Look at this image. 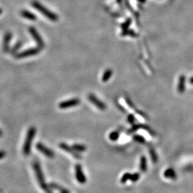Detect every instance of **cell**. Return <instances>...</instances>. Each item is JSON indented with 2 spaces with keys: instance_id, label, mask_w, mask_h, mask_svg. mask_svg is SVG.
<instances>
[{
  "instance_id": "20",
  "label": "cell",
  "mask_w": 193,
  "mask_h": 193,
  "mask_svg": "<svg viewBox=\"0 0 193 193\" xmlns=\"http://www.w3.org/2000/svg\"><path fill=\"white\" fill-rule=\"evenodd\" d=\"M139 177H140V174H139V173H138V172H136V173H134L132 174H131L129 180H131L132 182H136L139 180Z\"/></svg>"
},
{
  "instance_id": "18",
  "label": "cell",
  "mask_w": 193,
  "mask_h": 193,
  "mask_svg": "<svg viewBox=\"0 0 193 193\" xmlns=\"http://www.w3.org/2000/svg\"><path fill=\"white\" fill-rule=\"evenodd\" d=\"M119 137V133L118 131H113L110 134V135H109L110 139L113 141H117V140L118 139Z\"/></svg>"
},
{
  "instance_id": "13",
  "label": "cell",
  "mask_w": 193,
  "mask_h": 193,
  "mask_svg": "<svg viewBox=\"0 0 193 193\" xmlns=\"http://www.w3.org/2000/svg\"><path fill=\"white\" fill-rule=\"evenodd\" d=\"M21 15L23 18H26V19L27 20H31V21H35V20H37V17H36L35 15H34L33 13L28 11L26 10L22 11L21 12Z\"/></svg>"
},
{
  "instance_id": "26",
  "label": "cell",
  "mask_w": 193,
  "mask_h": 193,
  "mask_svg": "<svg viewBox=\"0 0 193 193\" xmlns=\"http://www.w3.org/2000/svg\"><path fill=\"white\" fill-rule=\"evenodd\" d=\"M189 82H190L191 84H192V85H193V77H191L190 79H189Z\"/></svg>"
},
{
  "instance_id": "3",
  "label": "cell",
  "mask_w": 193,
  "mask_h": 193,
  "mask_svg": "<svg viewBox=\"0 0 193 193\" xmlns=\"http://www.w3.org/2000/svg\"><path fill=\"white\" fill-rule=\"evenodd\" d=\"M35 128L34 127H30V129L28 131L27 134H26V139H25L24 143V146H23V151L25 156H28L30 153L31 144H32L34 136H35Z\"/></svg>"
},
{
  "instance_id": "4",
  "label": "cell",
  "mask_w": 193,
  "mask_h": 193,
  "mask_svg": "<svg viewBox=\"0 0 193 193\" xmlns=\"http://www.w3.org/2000/svg\"><path fill=\"white\" fill-rule=\"evenodd\" d=\"M89 101L93 103L95 106L97 107L99 110H102V111H104L106 109V105H105V103H103V102H102L101 101L99 100L95 95L93 94H90L89 95Z\"/></svg>"
},
{
  "instance_id": "5",
  "label": "cell",
  "mask_w": 193,
  "mask_h": 193,
  "mask_svg": "<svg viewBox=\"0 0 193 193\" xmlns=\"http://www.w3.org/2000/svg\"><path fill=\"white\" fill-rule=\"evenodd\" d=\"M75 176H76L77 180L81 184L85 183L86 181V177L84 175V172L82 171V168H81V165L77 164L75 166Z\"/></svg>"
},
{
  "instance_id": "6",
  "label": "cell",
  "mask_w": 193,
  "mask_h": 193,
  "mask_svg": "<svg viewBox=\"0 0 193 193\" xmlns=\"http://www.w3.org/2000/svg\"><path fill=\"white\" fill-rule=\"evenodd\" d=\"M80 100L77 98H74L70 99V100L65 101L61 102L59 104V107L61 109H67L71 107L75 106L80 104Z\"/></svg>"
},
{
  "instance_id": "15",
  "label": "cell",
  "mask_w": 193,
  "mask_h": 193,
  "mask_svg": "<svg viewBox=\"0 0 193 193\" xmlns=\"http://www.w3.org/2000/svg\"><path fill=\"white\" fill-rule=\"evenodd\" d=\"M112 70H111L110 69L106 70L104 73H103L102 78V81L103 82H107V81H109L111 76H112Z\"/></svg>"
},
{
  "instance_id": "17",
  "label": "cell",
  "mask_w": 193,
  "mask_h": 193,
  "mask_svg": "<svg viewBox=\"0 0 193 193\" xmlns=\"http://www.w3.org/2000/svg\"><path fill=\"white\" fill-rule=\"evenodd\" d=\"M149 152H150V157H151L152 161H153L154 163H156L158 161V157H157V155L156 151H154V149H150L149 151Z\"/></svg>"
},
{
  "instance_id": "8",
  "label": "cell",
  "mask_w": 193,
  "mask_h": 193,
  "mask_svg": "<svg viewBox=\"0 0 193 193\" xmlns=\"http://www.w3.org/2000/svg\"><path fill=\"white\" fill-rule=\"evenodd\" d=\"M39 52H40V49H38V48H31V49H27V50H25L23 52L19 53L16 56V57L18 58H23V57L34 56L38 53Z\"/></svg>"
},
{
  "instance_id": "16",
  "label": "cell",
  "mask_w": 193,
  "mask_h": 193,
  "mask_svg": "<svg viewBox=\"0 0 193 193\" xmlns=\"http://www.w3.org/2000/svg\"><path fill=\"white\" fill-rule=\"evenodd\" d=\"M73 149L78 152H84L86 150V146L83 145V144H74L72 146Z\"/></svg>"
},
{
  "instance_id": "28",
  "label": "cell",
  "mask_w": 193,
  "mask_h": 193,
  "mask_svg": "<svg viewBox=\"0 0 193 193\" xmlns=\"http://www.w3.org/2000/svg\"><path fill=\"white\" fill-rule=\"evenodd\" d=\"M1 12H2V10H1V9H0V14H1Z\"/></svg>"
},
{
  "instance_id": "21",
  "label": "cell",
  "mask_w": 193,
  "mask_h": 193,
  "mask_svg": "<svg viewBox=\"0 0 193 193\" xmlns=\"http://www.w3.org/2000/svg\"><path fill=\"white\" fill-rule=\"evenodd\" d=\"M134 139L136 142L139 143H145V139L142 136H140V135H135V136H134Z\"/></svg>"
},
{
  "instance_id": "12",
  "label": "cell",
  "mask_w": 193,
  "mask_h": 193,
  "mask_svg": "<svg viewBox=\"0 0 193 193\" xmlns=\"http://www.w3.org/2000/svg\"><path fill=\"white\" fill-rule=\"evenodd\" d=\"M185 81H186V78L185 76L181 75L179 77L178 86V91L179 93H183L185 91Z\"/></svg>"
},
{
  "instance_id": "2",
  "label": "cell",
  "mask_w": 193,
  "mask_h": 193,
  "mask_svg": "<svg viewBox=\"0 0 193 193\" xmlns=\"http://www.w3.org/2000/svg\"><path fill=\"white\" fill-rule=\"evenodd\" d=\"M32 6L36 10L38 11L39 12H40L42 15H44L45 17H46L47 18H48L51 21H57L58 20H59V16L56 14L50 11L46 8H45L42 4L38 2V1H33L32 3Z\"/></svg>"
},
{
  "instance_id": "23",
  "label": "cell",
  "mask_w": 193,
  "mask_h": 193,
  "mask_svg": "<svg viewBox=\"0 0 193 193\" xmlns=\"http://www.w3.org/2000/svg\"><path fill=\"white\" fill-rule=\"evenodd\" d=\"M51 187L53 188H56V189H58L60 191L61 193H69L67 190L64 189V188H61L60 186H58V185L55 184H51Z\"/></svg>"
},
{
  "instance_id": "9",
  "label": "cell",
  "mask_w": 193,
  "mask_h": 193,
  "mask_svg": "<svg viewBox=\"0 0 193 193\" xmlns=\"http://www.w3.org/2000/svg\"><path fill=\"white\" fill-rule=\"evenodd\" d=\"M29 31L31 35L33 36V38L34 39V40H35V41H37V43L38 44L39 46H40V48L43 47V46H44L43 41V40H42V38H41L40 35H39L37 31L34 28L31 27V28H30Z\"/></svg>"
},
{
  "instance_id": "24",
  "label": "cell",
  "mask_w": 193,
  "mask_h": 193,
  "mask_svg": "<svg viewBox=\"0 0 193 193\" xmlns=\"http://www.w3.org/2000/svg\"><path fill=\"white\" fill-rule=\"evenodd\" d=\"M135 118L134 117V116H132V115H129V116H128V121L129 123H133L134 122V120H135Z\"/></svg>"
},
{
  "instance_id": "25",
  "label": "cell",
  "mask_w": 193,
  "mask_h": 193,
  "mask_svg": "<svg viewBox=\"0 0 193 193\" xmlns=\"http://www.w3.org/2000/svg\"><path fill=\"white\" fill-rule=\"evenodd\" d=\"M5 155L6 154L4 151H0V159H1L4 158V157L5 156Z\"/></svg>"
},
{
  "instance_id": "1",
  "label": "cell",
  "mask_w": 193,
  "mask_h": 193,
  "mask_svg": "<svg viewBox=\"0 0 193 193\" xmlns=\"http://www.w3.org/2000/svg\"><path fill=\"white\" fill-rule=\"evenodd\" d=\"M33 168L34 172H35L36 176L37 177V180L38 181L39 184L42 188V189L44 191H45L46 193H51V190L47 186V184L45 181V178H44L43 172H42V170L41 169V167L38 162H34L33 163Z\"/></svg>"
},
{
  "instance_id": "14",
  "label": "cell",
  "mask_w": 193,
  "mask_h": 193,
  "mask_svg": "<svg viewBox=\"0 0 193 193\" xmlns=\"http://www.w3.org/2000/svg\"><path fill=\"white\" fill-rule=\"evenodd\" d=\"M147 169V159L145 156H142L141 158L140 161V170L142 172H145Z\"/></svg>"
},
{
  "instance_id": "22",
  "label": "cell",
  "mask_w": 193,
  "mask_h": 193,
  "mask_svg": "<svg viewBox=\"0 0 193 193\" xmlns=\"http://www.w3.org/2000/svg\"><path fill=\"white\" fill-rule=\"evenodd\" d=\"M130 175H131V174L128 173V172L125 173L123 176H122L121 179H120V182H121L122 183H125V182L127 181L128 180H129Z\"/></svg>"
},
{
  "instance_id": "11",
  "label": "cell",
  "mask_w": 193,
  "mask_h": 193,
  "mask_svg": "<svg viewBox=\"0 0 193 193\" xmlns=\"http://www.w3.org/2000/svg\"><path fill=\"white\" fill-rule=\"evenodd\" d=\"M164 176L166 178H169L172 180H176L177 178L176 173L175 171L172 168H168V169H166L164 171Z\"/></svg>"
},
{
  "instance_id": "7",
  "label": "cell",
  "mask_w": 193,
  "mask_h": 193,
  "mask_svg": "<svg viewBox=\"0 0 193 193\" xmlns=\"http://www.w3.org/2000/svg\"><path fill=\"white\" fill-rule=\"evenodd\" d=\"M36 147L39 151L43 153L44 155L46 156L48 158H52L54 157V152L42 143H38L36 146Z\"/></svg>"
},
{
  "instance_id": "10",
  "label": "cell",
  "mask_w": 193,
  "mask_h": 193,
  "mask_svg": "<svg viewBox=\"0 0 193 193\" xmlns=\"http://www.w3.org/2000/svg\"><path fill=\"white\" fill-rule=\"evenodd\" d=\"M60 147L62 148V149L64 150L66 152H68L69 153L71 154L72 155H73V157H75L77 159H80L81 158V156L78 155V153H77L76 151L73 149V147H70V146L66 144L65 143H60Z\"/></svg>"
},
{
  "instance_id": "19",
  "label": "cell",
  "mask_w": 193,
  "mask_h": 193,
  "mask_svg": "<svg viewBox=\"0 0 193 193\" xmlns=\"http://www.w3.org/2000/svg\"><path fill=\"white\" fill-rule=\"evenodd\" d=\"M11 35L10 33H8L4 40V48L5 49L8 48V43L11 40Z\"/></svg>"
},
{
  "instance_id": "27",
  "label": "cell",
  "mask_w": 193,
  "mask_h": 193,
  "mask_svg": "<svg viewBox=\"0 0 193 193\" xmlns=\"http://www.w3.org/2000/svg\"><path fill=\"white\" fill-rule=\"evenodd\" d=\"M1 135H2V132H1V131L0 130V136H1Z\"/></svg>"
}]
</instances>
